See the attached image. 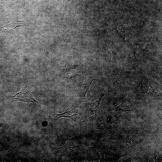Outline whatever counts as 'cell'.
<instances>
[{
  "label": "cell",
  "instance_id": "cell-1",
  "mask_svg": "<svg viewBox=\"0 0 162 162\" xmlns=\"http://www.w3.org/2000/svg\"><path fill=\"white\" fill-rule=\"evenodd\" d=\"M34 91L29 87L27 84L19 92L16 94H10L12 102L16 101H21L34 104L38 102L34 98L33 94Z\"/></svg>",
  "mask_w": 162,
  "mask_h": 162
},
{
  "label": "cell",
  "instance_id": "cell-2",
  "mask_svg": "<svg viewBox=\"0 0 162 162\" xmlns=\"http://www.w3.org/2000/svg\"><path fill=\"white\" fill-rule=\"evenodd\" d=\"M81 113L74 109H68L64 112L61 114H55L54 116L58 118L64 117L68 118L76 121H81L83 120V117Z\"/></svg>",
  "mask_w": 162,
  "mask_h": 162
},
{
  "label": "cell",
  "instance_id": "cell-3",
  "mask_svg": "<svg viewBox=\"0 0 162 162\" xmlns=\"http://www.w3.org/2000/svg\"><path fill=\"white\" fill-rule=\"evenodd\" d=\"M94 80L93 77L89 76H86L83 77L80 81V95L85 99H86V94Z\"/></svg>",
  "mask_w": 162,
  "mask_h": 162
},
{
  "label": "cell",
  "instance_id": "cell-4",
  "mask_svg": "<svg viewBox=\"0 0 162 162\" xmlns=\"http://www.w3.org/2000/svg\"><path fill=\"white\" fill-rule=\"evenodd\" d=\"M105 94V93L104 92L99 98L94 102H86L85 103L84 105L86 110L91 115H94L98 113L100 102Z\"/></svg>",
  "mask_w": 162,
  "mask_h": 162
}]
</instances>
